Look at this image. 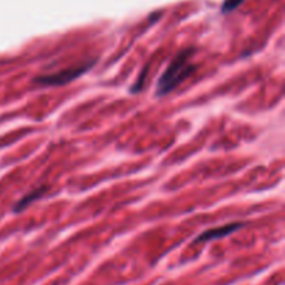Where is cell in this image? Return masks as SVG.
I'll list each match as a JSON object with an SVG mask.
<instances>
[{"instance_id": "cell-1", "label": "cell", "mask_w": 285, "mask_h": 285, "mask_svg": "<svg viewBox=\"0 0 285 285\" xmlns=\"http://www.w3.org/2000/svg\"><path fill=\"white\" fill-rule=\"evenodd\" d=\"M193 52H195L193 47L184 49L171 60L170 65L166 68L163 76L160 77V80L157 82V96H166L170 92H173L181 82L184 81L185 78H188L195 71V65L191 63V57H192Z\"/></svg>"}, {"instance_id": "cell-5", "label": "cell", "mask_w": 285, "mask_h": 285, "mask_svg": "<svg viewBox=\"0 0 285 285\" xmlns=\"http://www.w3.org/2000/svg\"><path fill=\"white\" fill-rule=\"evenodd\" d=\"M244 0H226L224 2V5H223V13H228V12H233V10H235L237 7L242 3Z\"/></svg>"}, {"instance_id": "cell-4", "label": "cell", "mask_w": 285, "mask_h": 285, "mask_svg": "<svg viewBox=\"0 0 285 285\" xmlns=\"http://www.w3.org/2000/svg\"><path fill=\"white\" fill-rule=\"evenodd\" d=\"M46 186H39V188H36V189H34V191H31L29 193H27L25 196H23V198L18 200V203L14 206V211L17 213V211H23L25 207H28L29 204L34 203L36 199H39L43 195V193L46 192Z\"/></svg>"}, {"instance_id": "cell-2", "label": "cell", "mask_w": 285, "mask_h": 285, "mask_svg": "<svg viewBox=\"0 0 285 285\" xmlns=\"http://www.w3.org/2000/svg\"><path fill=\"white\" fill-rule=\"evenodd\" d=\"M96 60H91L87 61L81 65H74L70 68H65V70L57 71V73H53V74H46V76H38L34 80V82L39 84V85H45V87H60V85H65L68 82L74 81L78 77H81L84 73H87L88 70H91L95 64Z\"/></svg>"}, {"instance_id": "cell-3", "label": "cell", "mask_w": 285, "mask_h": 285, "mask_svg": "<svg viewBox=\"0 0 285 285\" xmlns=\"http://www.w3.org/2000/svg\"><path fill=\"white\" fill-rule=\"evenodd\" d=\"M244 227L242 223H230V224H226V226H221V227H216V228H210L207 231H204L199 235L198 238L195 239V242H206V241H211V239H219V238H224L227 235H231L234 234L237 230Z\"/></svg>"}]
</instances>
